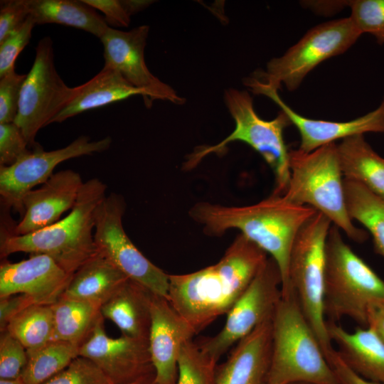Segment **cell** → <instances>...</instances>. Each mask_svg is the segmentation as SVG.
Segmentation results:
<instances>
[{"label":"cell","mask_w":384,"mask_h":384,"mask_svg":"<svg viewBox=\"0 0 384 384\" xmlns=\"http://www.w3.org/2000/svg\"><path fill=\"white\" fill-rule=\"evenodd\" d=\"M267 255L240 233L215 265L169 274L166 299L196 334L228 313L267 261Z\"/></svg>","instance_id":"cell-1"},{"label":"cell","mask_w":384,"mask_h":384,"mask_svg":"<svg viewBox=\"0 0 384 384\" xmlns=\"http://www.w3.org/2000/svg\"><path fill=\"white\" fill-rule=\"evenodd\" d=\"M317 211L299 205L284 196L272 194L253 205L227 206L208 202L196 203L189 215L210 236H221L237 229L277 263L282 277V293L292 288L289 265L292 247L302 226Z\"/></svg>","instance_id":"cell-2"},{"label":"cell","mask_w":384,"mask_h":384,"mask_svg":"<svg viewBox=\"0 0 384 384\" xmlns=\"http://www.w3.org/2000/svg\"><path fill=\"white\" fill-rule=\"evenodd\" d=\"M107 186L97 178L84 182L71 211L55 223L26 235L1 236V257L16 252L43 254L73 275L97 255L94 240L97 208L106 197Z\"/></svg>","instance_id":"cell-3"},{"label":"cell","mask_w":384,"mask_h":384,"mask_svg":"<svg viewBox=\"0 0 384 384\" xmlns=\"http://www.w3.org/2000/svg\"><path fill=\"white\" fill-rule=\"evenodd\" d=\"M339 384L306 320L294 289L285 294L272 316V348L264 384Z\"/></svg>","instance_id":"cell-4"},{"label":"cell","mask_w":384,"mask_h":384,"mask_svg":"<svg viewBox=\"0 0 384 384\" xmlns=\"http://www.w3.org/2000/svg\"><path fill=\"white\" fill-rule=\"evenodd\" d=\"M290 178L283 195L289 201L309 206L326 215L352 240L368 238L348 215L337 145L330 143L311 152L289 150Z\"/></svg>","instance_id":"cell-5"},{"label":"cell","mask_w":384,"mask_h":384,"mask_svg":"<svg viewBox=\"0 0 384 384\" xmlns=\"http://www.w3.org/2000/svg\"><path fill=\"white\" fill-rule=\"evenodd\" d=\"M374 304H384V281L345 242L340 229L331 225L326 242V321L347 317L367 327L368 310Z\"/></svg>","instance_id":"cell-6"},{"label":"cell","mask_w":384,"mask_h":384,"mask_svg":"<svg viewBox=\"0 0 384 384\" xmlns=\"http://www.w3.org/2000/svg\"><path fill=\"white\" fill-rule=\"evenodd\" d=\"M225 102L235 121L234 130L215 145L198 148L188 157L185 169L196 167L208 154L220 153L231 142H242L258 152L272 169L275 186L272 194L283 196L290 178L289 150L284 140V130L292 124L288 116L281 110L274 119H262L245 90H225Z\"/></svg>","instance_id":"cell-7"},{"label":"cell","mask_w":384,"mask_h":384,"mask_svg":"<svg viewBox=\"0 0 384 384\" xmlns=\"http://www.w3.org/2000/svg\"><path fill=\"white\" fill-rule=\"evenodd\" d=\"M331 223L318 211L311 216L295 237L289 265L290 285L327 360L335 351L324 310L326 242Z\"/></svg>","instance_id":"cell-8"},{"label":"cell","mask_w":384,"mask_h":384,"mask_svg":"<svg viewBox=\"0 0 384 384\" xmlns=\"http://www.w3.org/2000/svg\"><path fill=\"white\" fill-rule=\"evenodd\" d=\"M361 35L349 17L317 25L283 55L270 60L265 72L252 78L277 90L282 84L295 90L314 68L346 52Z\"/></svg>","instance_id":"cell-9"},{"label":"cell","mask_w":384,"mask_h":384,"mask_svg":"<svg viewBox=\"0 0 384 384\" xmlns=\"http://www.w3.org/2000/svg\"><path fill=\"white\" fill-rule=\"evenodd\" d=\"M124 210L123 197L114 193L106 196L97 208L94 229L97 252L129 279L167 298L169 274L149 261L131 241L122 224Z\"/></svg>","instance_id":"cell-10"},{"label":"cell","mask_w":384,"mask_h":384,"mask_svg":"<svg viewBox=\"0 0 384 384\" xmlns=\"http://www.w3.org/2000/svg\"><path fill=\"white\" fill-rule=\"evenodd\" d=\"M75 92L58 75L55 63L53 41L46 36L36 48L33 66L22 86L18 114L14 123L20 128L29 147L41 146L35 139L38 131L68 104Z\"/></svg>","instance_id":"cell-11"},{"label":"cell","mask_w":384,"mask_h":384,"mask_svg":"<svg viewBox=\"0 0 384 384\" xmlns=\"http://www.w3.org/2000/svg\"><path fill=\"white\" fill-rule=\"evenodd\" d=\"M282 297L279 267L268 257L247 288L227 314L221 331L198 343L200 349L215 362L235 343L264 321L272 318Z\"/></svg>","instance_id":"cell-12"},{"label":"cell","mask_w":384,"mask_h":384,"mask_svg":"<svg viewBox=\"0 0 384 384\" xmlns=\"http://www.w3.org/2000/svg\"><path fill=\"white\" fill-rule=\"evenodd\" d=\"M111 144L110 137L90 141L88 137L80 136L63 148L46 151L39 146L11 166H0V195L4 205L23 214L22 199L25 194L36 186L44 183L59 164L105 151Z\"/></svg>","instance_id":"cell-13"},{"label":"cell","mask_w":384,"mask_h":384,"mask_svg":"<svg viewBox=\"0 0 384 384\" xmlns=\"http://www.w3.org/2000/svg\"><path fill=\"white\" fill-rule=\"evenodd\" d=\"M100 314L80 345L79 356L90 359L111 384H131L154 375L148 339L110 337Z\"/></svg>","instance_id":"cell-14"},{"label":"cell","mask_w":384,"mask_h":384,"mask_svg":"<svg viewBox=\"0 0 384 384\" xmlns=\"http://www.w3.org/2000/svg\"><path fill=\"white\" fill-rule=\"evenodd\" d=\"M149 29L146 25L129 31L109 26L100 38L104 46V67L117 70L131 85L144 90L146 106H151L155 100L183 104L185 98L154 76L146 65L144 49Z\"/></svg>","instance_id":"cell-15"},{"label":"cell","mask_w":384,"mask_h":384,"mask_svg":"<svg viewBox=\"0 0 384 384\" xmlns=\"http://www.w3.org/2000/svg\"><path fill=\"white\" fill-rule=\"evenodd\" d=\"M246 85L256 94L265 95L273 100L289 117L300 135L299 149L311 152L338 139L367 132L384 133V97L373 111L348 122L314 119L304 117L289 107L280 98L277 90L252 78Z\"/></svg>","instance_id":"cell-16"},{"label":"cell","mask_w":384,"mask_h":384,"mask_svg":"<svg viewBox=\"0 0 384 384\" xmlns=\"http://www.w3.org/2000/svg\"><path fill=\"white\" fill-rule=\"evenodd\" d=\"M72 275L51 257L31 254L18 262L0 265V298L16 294L28 296L34 304L51 305L58 300Z\"/></svg>","instance_id":"cell-17"},{"label":"cell","mask_w":384,"mask_h":384,"mask_svg":"<svg viewBox=\"0 0 384 384\" xmlns=\"http://www.w3.org/2000/svg\"><path fill=\"white\" fill-rule=\"evenodd\" d=\"M195 334L166 297L153 294L148 341L155 380L159 384H176L181 349Z\"/></svg>","instance_id":"cell-18"},{"label":"cell","mask_w":384,"mask_h":384,"mask_svg":"<svg viewBox=\"0 0 384 384\" xmlns=\"http://www.w3.org/2000/svg\"><path fill=\"white\" fill-rule=\"evenodd\" d=\"M83 183L80 174L73 170L53 174L42 186L25 194L22 218L9 233L28 234L59 220L63 213L74 206Z\"/></svg>","instance_id":"cell-19"},{"label":"cell","mask_w":384,"mask_h":384,"mask_svg":"<svg viewBox=\"0 0 384 384\" xmlns=\"http://www.w3.org/2000/svg\"><path fill=\"white\" fill-rule=\"evenodd\" d=\"M272 348V318L238 342L227 361L217 366L215 384H264Z\"/></svg>","instance_id":"cell-20"},{"label":"cell","mask_w":384,"mask_h":384,"mask_svg":"<svg viewBox=\"0 0 384 384\" xmlns=\"http://www.w3.org/2000/svg\"><path fill=\"white\" fill-rule=\"evenodd\" d=\"M328 333L344 362L362 378L384 384V341L369 326L348 331L327 321Z\"/></svg>","instance_id":"cell-21"},{"label":"cell","mask_w":384,"mask_h":384,"mask_svg":"<svg viewBox=\"0 0 384 384\" xmlns=\"http://www.w3.org/2000/svg\"><path fill=\"white\" fill-rule=\"evenodd\" d=\"M153 292L127 279L100 308L104 319L112 321L122 335L148 339Z\"/></svg>","instance_id":"cell-22"},{"label":"cell","mask_w":384,"mask_h":384,"mask_svg":"<svg viewBox=\"0 0 384 384\" xmlns=\"http://www.w3.org/2000/svg\"><path fill=\"white\" fill-rule=\"evenodd\" d=\"M75 92L65 108L50 123H60L86 111L101 107L145 92L127 82L115 70L103 67L100 72L84 84L75 87Z\"/></svg>","instance_id":"cell-23"},{"label":"cell","mask_w":384,"mask_h":384,"mask_svg":"<svg viewBox=\"0 0 384 384\" xmlns=\"http://www.w3.org/2000/svg\"><path fill=\"white\" fill-rule=\"evenodd\" d=\"M127 279L97 253L72 275L60 297L85 302L100 308Z\"/></svg>","instance_id":"cell-24"},{"label":"cell","mask_w":384,"mask_h":384,"mask_svg":"<svg viewBox=\"0 0 384 384\" xmlns=\"http://www.w3.org/2000/svg\"><path fill=\"white\" fill-rule=\"evenodd\" d=\"M337 149L344 178L361 183L384 201V158L372 149L364 135L343 139Z\"/></svg>","instance_id":"cell-25"},{"label":"cell","mask_w":384,"mask_h":384,"mask_svg":"<svg viewBox=\"0 0 384 384\" xmlns=\"http://www.w3.org/2000/svg\"><path fill=\"white\" fill-rule=\"evenodd\" d=\"M36 24L58 23L88 32L100 39L109 26L105 18L82 0H27Z\"/></svg>","instance_id":"cell-26"},{"label":"cell","mask_w":384,"mask_h":384,"mask_svg":"<svg viewBox=\"0 0 384 384\" xmlns=\"http://www.w3.org/2000/svg\"><path fill=\"white\" fill-rule=\"evenodd\" d=\"M343 186L349 216L369 231L375 252L384 257V201L358 182L344 178Z\"/></svg>","instance_id":"cell-27"},{"label":"cell","mask_w":384,"mask_h":384,"mask_svg":"<svg viewBox=\"0 0 384 384\" xmlns=\"http://www.w3.org/2000/svg\"><path fill=\"white\" fill-rule=\"evenodd\" d=\"M54 330L52 341L80 345L100 315V308L87 302L60 297L51 304Z\"/></svg>","instance_id":"cell-28"},{"label":"cell","mask_w":384,"mask_h":384,"mask_svg":"<svg viewBox=\"0 0 384 384\" xmlns=\"http://www.w3.org/2000/svg\"><path fill=\"white\" fill-rule=\"evenodd\" d=\"M80 346L50 341L43 346L27 351L28 361L21 378L26 384H41L65 368L79 356Z\"/></svg>","instance_id":"cell-29"},{"label":"cell","mask_w":384,"mask_h":384,"mask_svg":"<svg viewBox=\"0 0 384 384\" xmlns=\"http://www.w3.org/2000/svg\"><path fill=\"white\" fill-rule=\"evenodd\" d=\"M27 351L52 341L54 322L51 305L33 304L15 316L6 329Z\"/></svg>","instance_id":"cell-30"},{"label":"cell","mask_w":384,"mask_h":384,"mask_svg":"<svg viewBox=\"0 0 384 384\" xmlns=\"http://www.w3.org/2000/svg\"><path fill=\"white\" fill-rule=\"evenodd\" d=\"M216 368L217 362L189 340L180 351L176 384H215Z\"/></svg>","instance_id":"cell-31"},{"label":"cell","mask_w":384,"mask_h":384,"mask_svg":"<svg viewBox=\"0 0 384 384\" xmlns=\"http://www.w3.org/2000/svg\"><path fill=\"white\" fill-rule=\"evenodd\" d=\"M349 16L361 33L373 36L377 43L384 44V0H355L348 1Z\"/></svg>","instance_id":"cell-32"},{"label":"cell","mask_w":384,"mask_h":384,"mask_svg":"<svg viewBox=\"0 0 384 384\" xmlns=\"http://www.w3.org/2000/svg\"><path fill=\"white\" fill-rule=\"evenodd\" d=\"M41 384H111L90 359L79 356L65 368Z\"/></svg>","instance_id":"cell-33"},{"label":"cell","mask_w":384,"mask_h":384,"mask_svg":"<svg viewBox=\"0 0 384 384\" xmlns=\"http://www.w3.org/2000/svg\"><path fill=\"white\" fill-rule=\"evenodd\" d=\"M28 361V354L23 344L7 330L1 332L0 378H17Z\"/></svg>","instance_id":"cell-34"},{"label":"cell","mask_w":384,"mask_h":384,"mask_svg":"<svg viewBox=\"0 0 384 384\" xmlns=\"http://www.w3.org/2000/svg\"><path fill=\"white\" fill-rule=\"evenodd\" d=\"M35 25L29 16L18 28L0 42V78L15 71L16 58L29 43Z\"/></svg>","instance_id":"cell-35"},{"label":"cell","mask_w":384,"mask_h":384,"mask_svg":"<svg viewBox=\"0 0 384 384\" xmlns=\"http://www.w3.org/2000/svg\"><path fill=\"white\" fill-rule=\"evenodd\" d=\"M26 76L14 71L0 78V124L14 122Z\"/></svg>","instance_id":"cell-36"},{"label":"cell","mask_w":384,"mask_h":384,"mask_svg":"<svg viewBox=\"0 0 384 384\" xmlns=\"http://www.w3.org/2000/svg\"><path fill=\"white\" fill-rule=\"evenodd\" d=\"M20 128L14 123L0 124V166H9L32 150Z\"/></svg>","instance_id":"cell-37"},{"label":"cell","mask_w":384,"mask_h":384,"mask_svg":"<svg viewBox=\"0 0 384 384\" xmlns=\"http://www.w3.org/2000/svg\"><path fill=\"white\" fill-rule=\"evenodd\" d=\"M29 16L27 0L3 1L0 10V42L18 28Z\"/></svg>","instance_id":"cell-38"},{"label":"cell","mask_w":384,"mask_h":384,"mask_svg":"<svg viewBox=\"0 0 384 384\" xmlns=\"http://www.w3.org/2000/svg\"><path fill=\"white\" fill-rule=\"evenodd\" d=\"M94 9H98L105 15L106 23L113 26L127 27L130 16L124 8L121 0H82Z\"/></svg>","instance_id":"cell-39"},{"label":"cell","mask_w":384,"mask_h":384,"mask_svg":"<svg viewBox=\"0 0 384 384\" xmlns=\"http://www.w3.org/2000/svg\"><path fill=\"white\" fill-rule=\"evenodd\" d=\"M33 304L28 296L23 294H16L0 298L1 332L6 329L8 324L15 316Z\"/></svg>","instance_id":"cell-40"},{"label":"cell","mask_w":384,"mask_h":384,"mask_svg":"<svg viewBox=\"0 0 384 384\" xmlns=\"http://www.w3.org/2000/svg\"><path fill=\"white\" fill-rule=\"evenodd\" d=\"M328 361L339 384H380L368 380L355 373L341 358L336 349Z\"/></svg>","instance_id":"cell-41"},{"label":"cell","mask_w":384,"mask_h":384,"mask_svg":"<svg viewBox=\"0 0 384 384\" xmlns=\"http://www.w3.org/2000/svg\"><path fill=\"white\" fill-rule=\"evenodd\" d=\"M368 326L384 341V304H374L368 310Z\"/></svg>","instance_id":"cell-42"},{"label":"cell","mask_w":384,"mask_h":384,"mask_svg":"<svg viewBox=\"0 0 384 384\" xmlns=\"http://www.w3.org/2000/svg\"><path fill=\"white\" fill-rule=\"evenodd\" d=\"M127 14L131 16L135 13L146 9L153 1L146 0H121Z\"/></svg>","instance_id":"cell-43"},{"label":"cell","mask_w":384,"mask_h":384,"mask_svg":"<svg viewBox=\"0 0 384 384\" xmlns=\"http://www.w3.org/2000/svg\"><path fill=\"white\" fill-rule=\"evenodd\" d=\"M131 384H159L155 380V374L144 378L138 381L132 383Z\"/></svg>","instance_id":"cell-44"},{"label":"cell","mask_w":384,"mask_h":384,"mask_svg":"<svg viewBox=\"0 0 384 384\" xmlns=\"http://www.w3.org/2000/svg\"><path fill=\"white\" fill-rule=\"evenodd\" d=\"M0 384H26L21 376L17 378H0Z\"/></svg>","instance_id":"cell-45"},{"label":"cell","mask_w":384,"mask_h":384,"mask_svg":"<svg viewBox=\"0 0 384 384\" xmlns=\"http://www.w3.org/2000/svg\"><path fill=\"white\" fill-rule=\"evenodd\" d=\"M294 384H311V383H294Z\"/></svg>","instance_id":"cell-46"}]
</instances>
